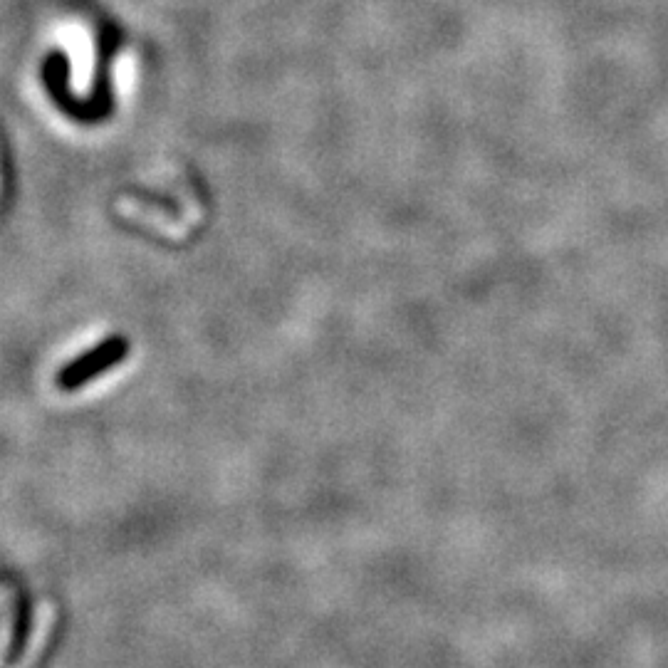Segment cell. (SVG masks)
<instances>
[{
	"label": "cell",
	"instance_id": "obj_1",
	"mask_svg": "<svg viewBox=\"0 0 668 668\" xmlns=\"http://www.w3.org/2000/svg\"><path fill=\"white\" fill-rule=\"evenodd\" d=\"M57 624V607L50 602V599H43L35 607V617H33V629L28 634V644H25L23 654L20 659L15 661L10 668H35L38 659L43 656L45 646L50 644V636L55 631Z\"/></svg>",
	"mask_w": 668,
	"mask_h": 668
},
{
	"label": "cell",
	"instance_id": "obj_2",
	"mask_svg": "<svg viewBox=\"0 0 668 668\" xmlns=\"http://www.w3.org/2000/svg\"><path fill=\"white\" fill-rule=\"evenodd\" d=\"M13 636H15L13 614H5V617L0 619V666L5 664V656H8L10 646H13Z\"/></svg>",
	"mask_w": 668,
	"mask_h": 668
}]
</instances>
